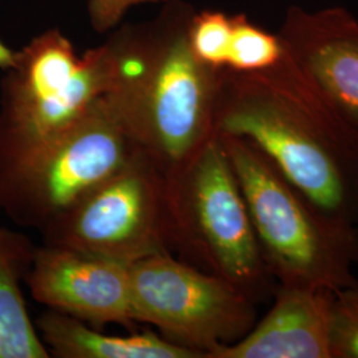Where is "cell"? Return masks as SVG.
I'll return each mask as SVG.
<instances>
[{"label":"cell","mask_w":358,"mask_h":358,"mask_svg":"<svg viewBox=\"0 0 358 358\" xmlns=\"http://www.w3.org/2000/svg\"><path fill=\"white\" fill-rule=\"evenodd\" d=\"M215 133L251 142L316 205L358 226V140L285 48L264 71L222 69Z\"/></svg>","instance_id":"obj_1"},{"label":"cell","mask_w":358,"mask_h":358,"mask_svg":"<svg viewBox=\"0 0 358 358\" xmlns=\"http://www.w3.org/2000/svg\"><path fill=\"white\" fill-rule=\"evenodd\" d=\"M190 20L166 35L113 41L115 78L105 94L130 140L169 178L217 134L222 69L192 52Z\"/></svg>","instance_id":"obj_2"},{"label":"cell","mask_w":358,"mask_h":358,"mask_svg":"<svg viewBox=\"0 0 358 358\" xmlns=\"http://www.w3.org/2000/svg\"><path fill=\"white\" fill-rule=\"evenodd\" d=\"M275 282L338 294L358 287V227L316 205L251 142L217 134Z\"/></svg>","instance_id":"obj_3"},{"label":"cell","mask_w":358,"mask_h":358,"mask_svg":"<svg viewBox=\"0 0 358 358\" xmlns=\"http://www.w3.org/2000/svg\"><path fill=\"white\" fill-rule=\"evenodd\" d=\"M0 84V167L17 162L64 133L113 84V41L78 56L57 31L15 52Z\"/></svg>","instance_id":"obj_4"},{"label":"cell","mask_w":358,"mask_h":358,"mask_svg":"<svg viewBox=\"0 0 358 358\" xmlns=\"http://www.w3.org/2000/svg\"><path fill=\"white\" fill-rule=\"evenodd\" d=\"M174 254L230 282L254 303L278 285L264 263L243 194L215 134L170 177Z\"/></svg>","instance_id":"obj_5"},{"label":"cell","mask_w":358,"mask_h":358,"mask_svg":"<svg viewBox=\"0 0 358 358\" xmlns=\"http://www.w3.org/2000/svg\"><path fill=\"white\" fill-rule=\"evenodd\" d=\"M138 150L103 96L48 145L0 167V211L41 234Z\"/></svg>","instance_id":"obj_6"},{"label":"cell","mask_w":358,"mask_h":358,"mask_svg":"<svg viewBox=\"0 0 358 358\" xmlns=\"http://www.w3.org/2000/svg\"><path fill=\"white\" fill-rule=\"evenodd\" d=\"M40 235L43 243L129 266L149 256L174 255L170 179L148 154L138 150Z\"/></svg>","instance_id":"obj_7"},{"label":"cell","mask_w":358,"mask_h":358,"mask_svg":"<svg viewBox=\"0 0 358 358\" xmlns=\"http://www.w3.org/2000/svg\"><path fill=\"white\" fill-rule=\"evenodd\" d=\"M134 322L155 327L169 341L199 352L242 338L256 322V303L215 275L173 254L130 266Z\"/></svg>","instance_id":"obj_8"},{"label":"cell","mask_w":358,"mask_h":358,"mask_svg":"<svg viewBox=\"0 0 358 358\" xmlns=\"http://www.w3.org/2000/svg\"><path fill=\"white\" fill-rule=\"evenodd\" d=\"M26 285L38 304L85 322H134L130 266L115 259L43 243L36 247Z\"/></svg>","instance_id":"obj_9"},{"label":"cell","mask_w":358,"mask_h":358,"mask_svg":"<svg viewBox=\"0 0 358 358\" xmlns=\"http://www.w3.org/2000/svg\"><path fill=\"white\" fill-rule=\"evenodd\" d=\"M278 35L358 140L357 16L343 7L292 6Z\"/></svg>","instance_id":"obj_10"},{"label":"cell","mask_w":358,"mask_h":358,"mask_svg":"<svg viewBox=\"0 0 358 358\" xmlns=\"http://www.w3.org/2000/svg\"><path fill=\"white\" fill-rule=\"evenodd\" d=\"M273 304L238 341L217 345L206 358H332L334 294L278 284Z\"/></svg>","instance_id":"obj_11"},{"label":"cell","mask_w":358,"mask_h":358,"mask_svg":"<svg viewBox=\"0 0 358 358\" xmlns=\"http://www.w3.org/2000/svg\"><path fill=\"white\" fill-rule=\"evenodd\" d=\"M50 356L59 358H203L155 333L109 336L96 332L85 321L57 310H47L36 322Z\"/></svg>","instance_id":"obj_12"},{"label":"cell","mask_w":358,"mask_h":358,"mask_svg":"<svg viewBox=\"0 0 358 358\" xmlns=\"http://www.w3.org/2000/svg\"><path fill=\"white\" fill-rule=\"evenodd\" d=\"M36 247L24 234L0 226V358L51 357L22 289Z\"/></svg>","instance_id":"obj_13"},{"label":"cell","mask_w":358,"mask_h":358,"mask_svg":"<svg viewBox=\"0 0 358 358\" xmlns=\"http://www.w3.org/2000/svg\"><path fill=\"white\" fill-rule=\"evenodd\" d=\"M282 50L279 35L255 26L244 15H236L232 17L226 69L234 72L264 71L282 59Z\"/></svg>","instance_id":"obj_14"},{"label":"cell","mask_w":358,"mask_h":358,"mask_svg":"<svg viewBox=\"0 0 358 358\" xmlns=\"http://www.w3.org/2000/svg\"><path fill=\"white\" fill-rule=\"evenodd\" d=\"M232 34V17L219 11H205L192 17L189 41L195 56L215 69L226 68Z\"/></svg>","instance_id":"obj_15"},{"label":"cell","mask_w":358,"mask_h":358,"mask_svg":"<svg viewBox=\"0 0 358 358\" xmlns=\"http://www.w3.org/2000/svg\"><path fill=\"white\" fill-rule=\"evenodd\" d=\"M331 344L332 358H358V287L334 294Z\"/></svg>","instance_id":"obj_16"},{"label":"cell","mask_w":358,"mask_h":358,"mask_svg":"<svg viewBox=\"0 0 358 358\" xmlns=\"http://www.w3.org/2000/svg\"><path fill=\"white\" fill-rule=\"evenodd\" d=\"M161 1L177 0H90V23L97 32H106L117 26L131 7Z\"/></svg>","instance_id":"obj_17"}]
</instances>
